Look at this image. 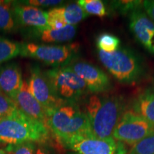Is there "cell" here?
Segmentation results:
<instances>
[{
    "mask_svg": "<svg viewBox=\"0 0 154 154\" xmlns=\"http://www.w3.org/2000/svg\"><path fill=\"white\" fill-rule=\"evenodd\" d=\"M124 100L121 96L94 94L85 104V113L94 137L111 140L116 126L125 112Z\"/></svg>",
    "mask_w": 154,
    "mask_h": 154,
    "instance_id": "6da1fadb",
    "label": "cell"
},
{
    "mask_svg": "<svg viewBox=\"0 0 154 154\" xmlns=\"http://www.w3.org/2000/svg\"><path fill=\"white\" fill-rule=\"evenodd\" d=\"M47 126L63 147L75 138L93 136L85 111L72 102H65L50 113Z\"/></svg>",
    "mask_w": 154,
    "mask_h": 154,
    "instance_id": "7a4b0ae2",
    "label": "cell"
},
{
    "mask_svg": "<svg viewBox=\"0 0 154 154\" xmlns=\"http://www.w3.org/2000/svg\"><path fill=\"white\" fill-rule=\"evenodd\" d=\"M51 134L47 125L29 118L18 108L11 116L0 120L1 143H45L50 140Z\"/></svg>",
    "mask_w": 154,
    "mask_h": 154,
    "instance_id": "3957f363",
    "label": "cell"
},
{
    "mask_svg": "<svg viewBox=\"0 0 154 154\" xmlns=\"http://www.w3.org/2000/svg\"><path fill=\"white\" fill-rule=\"evenodd\" d=\"M98 56L108 72L123 84L139 82L146 74L143 59L129 48L120 47L112 53L99 50Z\"/></svg>",
    "mask_w": 154,
    "mask_h": 154,
    "instance_id": "277c9868",
    "label": "cell"
},
{
    "mask_svg": "<svg viewBox=\"0 0 154 154\" xmlns=\"http://www.w3.org/2000/svg\"><path fill=\"white\" fill-rule=\"evenodd\" d=\"M45 74L55 94L63 101L76 103L88 93L85 82L69 66L56 67Z\"/></svg>",
    "mask_w": 154,
    "mask_h": 154,
    "instance_id": "5b68a950",
    "label": "cell"
},
{
    "mask_svg": "<svg viewBox=\"0 0 154 154\" xmlns=\"http://www.w3.org/2000/svg\"><path fill=\"white\" fill-rule=\"evenodd\" d=\"M79 50L78 44L46 45L34 43L23 44L22 56L34 58L56 67L69 66L75 61Z\"/></svg>",
    "mask_w": 154,
    "mask_h": 154,
    "instance_id": "8992f818",
    "label": "cell"
},
{
    "mask_svg": "<svg viewBox=\"0 0 154 154\" xmlns=\"http://www.w3.org/2000/svg\"><path fill=\"white\" fill-rule=\"evenodd\" d=\"M154 131V126L133 110L125 111L116 126L113 138L134 146Z\"/></svg>",
    "mask_w": 154,
    "mask_h": 154,
    "instance_id": "52a82bcc",
    "label": "cell"
},
{
    "mask_svg": "<svg viewBox=\"0 0 154 154\" xmlns=\"http://www.w3.org/2000/svg\"><path fill=\"white\" fill-rule=\"evenodd\" d=\"M28 84L31 93L42 106L48 116L57 108L65 103L57 96L45 72L38 66H33L31 69Z\"/></svg>",
    "mask_w": 154,
    "mask_h": 154,
    "instance_id": "ba28073f",
    "label": "cell"
},
{
    "mask_svg": "<svg viewBox=\"0 0 154 154\" xmlns=\"http://www.w3.org/2000/svg\"><path fill=\"white\" fill-rule=\"evenodd\" d=\"M69 66L85 82L92 93H103L111 88L109 77L99 67L82 61H74Z\"/></svg>",
    "mask_w": 154,
    "mask_h": 154,
    "instance_id": "9c48e42d",
    "label": "cell"
},
{
    "mask_svg": "<svg viewBox=\"0 0 154 154\" xmlns=\"http://www.w3.org/2000/svg\"><path fill=\"white\" fill-rule=\"evenodd\" d=\"M129 28L138 43L154 54V22L141 9L130 14Z\"/></svg>",
    "mask_w": 154,
    "mask_h": 154,
    "instance_id": "30bf717a",
    "label": "cell"
},
{
    "mask_svg": "<svg viewBox=\"0 0 154 154\" xmlns=\"http://www.w3.org/2000/svg\"><path fill=\"white\" fill-rule=\"evenodd\" d=\"M63 147L79 154H116L117 143L115 139L103 140L88 136L73 139Z\"/></svg>",
    "mask_w": 154,
    "mask_h": 154,
    "instance_id": "8fae6325",
    "label": "cell"
},
{
    "mask_svg": "<svg viewBox=\"0 0 154 154\" xmlns=\"http://www.w3.org/2000/svg\"><path fill=\"white\" fill-rule=\"evenodd\" d=\"M14 101L17 108L27 116L47 126V113L31 93L26 81L23 80L22 87Z\"/></svg>",
    "mask_w": 154,
    "mask_h": 154,
    "instance_id": "7c38bea8",
    "label": "cell"
},
{
    "mask_svg": "<svg viewBox=\"0 0 154 154\" xmlns=\"http://www.w3.org/2000/svg\"><path fill=\"white\" fill-rule=\"evenodd\" d=\"M13 12L17 22L25 26L36 28L37 31L48 28L47 11L36 7L24 5H14Z\"/></svg>",
    "mask_w": 154,
    "mask_h": 154,
    "instance_id": "4fadbf2b",
    "label": "cell"
},
{
    "mask_svg": "<svg viewBox=\"0 0 154 154\" xmlns=\"http://www.w3.org/2000/svg\"><path fill=\"white\" fill-rule=\"evenodd\" d=\"M22 82V72L16 63L0 67V88L14 101L20 91Z\"/></svg>",
    "mask_w": 154,
    "mask_h": 154,
    "instance_id": "5bb4252c",
    "label": "cell"
},
{
    "mask_svg": "<svg viewBox=\"0 0 154 154\" xmlns=\"http://www.w3.org/2000/svg\"><path fill=\"white\" fill-rule=\"evenodd\" d=\"M49 22H62L66 25H75L87 17L85 11L77 3L53 8L47 12Z\"/></svg>",
    "mask_w": 154,
    "mask_h": 154,
    "instance_id": "9a60e30c",
    "label": "cell"
},
{
    "mask_svg": "<svg viewBox=\"0 0 154 154\" xmlns=\"http://www.w3.org/2000/svg\"><path fill=\"white\" fill-rule=\"evenodd\" d=\"M133 111L154 126V89H146L136 96Z\"/></svg>",
    "mask_w": 154,
    "mask_h": 154,
    "instance_id": "2e32d148",
    "label": "cell"
},
{
    "mask_svg": "<svg viewBox=\"0 0 154 154\" xmlns=\"http://www.w3.org/2000/svg\"><path fill=\"white\" fill-rule=\"evenodd\" d=\"M38 32H40L42 42L47 43H61L72 41L75 37L76 34V26L66 25L57 29L47 28L38 30Z\"/></svg>",
    "mask_w": 154,
    "mask_h": 154,
    "instance_id": "e0dca14e",
    "label": "cell"
},
{
    "mask_svg": "<svg viewBox=\"0 0 154 154\" xmlns=\"http://www.w3.org/2000/svg\"><path fill=\"white\" fill-rule=\"evenodd\" d=\"M23 44L0 36V64L22 55Z\"/></svg>",
    "mask_w": 154,
    "mask_h": 154,
    "instance_id": "ac0fdd59",
    "label": "cell"
},
{
    "mask_svg": "<svg viewBox=\"0 0 154 154\" xmlns=\"http://www.w3.org/2000/svg\"><path fill=\"white\" fill-rule=\"evenodd\" d=\"M11 5V2L0 1V29L4 32H11L16 29L17 21Z\"/></svg>",
    "mask_w": 154,
    "mask_h": 154,
    "instance_id": "d6986e66",
    "label": "cell"
},
{
    "mask_svg": "<svg viewBox=\"0 0 154 154\" xmlns=\"http://www.w3.org/2000/svg\"><path fill=\"white\" fill-rule=\"evenodd\" d=\"M121 41L116 36L109 33H103L96 38L98 49L107 53L116 51L120 46Z\"/></svg>",
    "mask_w": 154,
    "mask_h": 154,
    "instance_id": "ffe728a7",
    "label": "cell"
},
{
    "mask_svg": "<svg viewBox=\"0 0 154 154\" xmlns=\"http://www.w3.org/2000/svg\"><path fill=\"white\" fill-rule=\"evenodd\" d=\"M77 4L85 11L86 14L103 17L107 14L104 3L101 0H79Z\"/></svg>",
    "mask_w": 154,
    "mask_h": 154,
    "instance_id": "44dd1931",
    "label": "cell"
},
{
    "mask_svg": "<svg viewBox=\"0 0 154 154\" xmlns=\"http://www.w3.org/2000/svg\"><path fill=\"white\" fill-rule=\"evenodd\" d=\"M143 2L136 0H120L111 2V8L121 14H130L134 11L140 9Z\"/></svg>",
    "mask_w": 154,
    "mask_h": 154,
    "instance_id": "7402d4cb",
    "label": "cell"
},
{
    "mask_svg": "<svg viewBox=\"0 0 154 154\" xmlns=\"http://www.w3.org/2000/svg\"><path fill=\"white\" fill-rule=\"evenodd\" d=\"M128 154H154V131L134 144Z\"/></svg>",
    "mask_w": 154,
    "mask_h": 154,
    "instance_id": "603a6c76",
    "label": "cell"
},
{
    "mask_svg": "<svg viewBox=\"0 0 154 154\" xmlns=\"http://www.w3.org/2000/svg\"><path fill=\"white\" fill-rule=\"evenodd\" d=\"M37 143L24 142L19 144L7 145L5 151L7 154H36Z\"/></svg>",
    "mask_w": 154,
    "mask_h": 154,
    "instance_id": "cb8c5ba5",
    "label": "cell"
},
{
    "mask_svg": "<svg viewBox=\"0 0 154 154\" xmlns=\"http://www.w3.org/2000/svg\"><path fill=\"white\" fill-rule=\"evenodd\" d=\"M17 109V106L14 100L6 95L0 88V120L11 116Z\"/></svg>",
    "mask_w": 154,
    "mask_h": 154,
    "instance_id": "d4e9b609",
    "label": "cell"
},
{
    "mask_svg": "<svg viewBox=\"0 0 154 154\" xmlns=\"http://www.w3.org/2000/svg\"><path fill=\"white\" fill-rule=\"evenodd\" d=\"M24 2H26L28 5H32L33 7H51L60 5L62 3V1L58 0H29Z\"/></svg>",
    "mask_w": 154,
    "mask_h": 154,
    "instance_id": "484cf974",
    "label": "cell"
},
{
    "mask_svg": "<svg viewBox=\"0 0 154 154\" xmlns=\"http://www.w3.org/2000/svg\"><path fill=\"white\" fill-rule=\"evenodd\" d=\"M143 5L145 11L149 18L154 22V0L143 1Z\"/></svg>",
    "mask_w": 154,
    "mask_h": 154,
    "instance_id": "4316f807",
    "label": "cell"
},
{
    "mask_svg": "<svg viewBox=\"0 0 154 154\" xmlns=\"http://www.w3.org/2000/svg\"><path fill=\"white\" fill-rule=\"evenodd\" d=\"M36 154H52V153L51 150L45 146V143H38Z\"/></svg>",
    "mask_w": 154,
    "mask_h": 154,
    "instance_id": "83f0119b",
    "label": "cell"
},
{
    "mask_svg": "<svg viewBox=\"0 0 154 154\" xmlns=\"http://www.w3.org/2000/svg\"><path fill=\"white\" fill-rule=\"evenodd\" d=\"M0 154H7V153H6L5 150H2L0 149Z\"/></svg>",
    "mask_w": 154,
    "mask_h": 154,
    "instance_id": "f1b7e54d",
    "label": "cell"
},
{
    "mask_svg": "<svg viewBox=\"0 0 154 154\" xmlns=\"http://www.w3.org/2000/svg\"><path fill=\"white\" fill-rule=\"evenodd\" d=\"M74 154H79V153H74Z\"/></svg>",
    "mask_w": 154,
    "mask_h": 154,
    "instance_id": "f546056e",
    "label": "cell"
}]
</instances>
